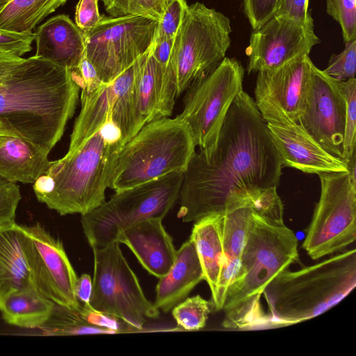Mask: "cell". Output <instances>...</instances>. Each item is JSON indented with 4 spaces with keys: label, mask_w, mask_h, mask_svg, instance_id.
Segmentation results:
<instances>
[{
    "label": "cell",
    "mask_w": 356,
    "mask_h": 356,
    "mask_svg": "<svg viewBox=\"0 0 356 356\" xmlns=\"http://www.w3.org/2000/svg\"><path fill=\"white\" fill-rule=\"evenodd\" d=\"M34 33L35 56L74 70L85 54L84 33L65 14L51 17Z\"/></svg>",
    "instance_id": "obj_20"
},
{
    "label": "cell",
    "mask_w": 356,
    "mask_h": 356,
    "mask_svg": "<svg viewBox=\"0 0 356 356\" xmlns=\"http://www.w3.org/2000/svg\"><path fill=\"white\" fill-rule=\"evenodd\" d=\"M279 0H242L243 9L252 30L262 26L276 12Z\"/></svg>",
    "instance_id": "obj_37"
},
{
    "label": "cell",
    "mask_w": 356,
    "mask_h": 356,
    "mask_svg": "<svg viewBox=\"0 0 356 356\" xmlns=\"http://www.w3.org/2000/svg\"><path fill=\"white\" fill-rule=\"evenodd\" d=\"M326 13L339 24L344 42L356 40V0H326Z\"/></svg>",
    "instance_id": "obj_33"
},
{
    "label": "cell",
    "mask_w": 356,
    "mask_h": 356,
    "mask_svg": "<svg viewBox=\"0 0 356 356\" xmlns=\"http://www.w3.org/2000/svg\"><path fill=\"white\" fill-rule=\"evenodd\" d=\"M252 211V204H248L228 209L223 214L222 266L216 297L212 302L217 311L222 310L227 289L240 269Z\"/></svg>",
    "instance_id": "obj_22"
},
{
    "label": "cell",
    "mask_w": 356,
    "mask_h": 356,
    "mask_svg": "<svg viewBox=\"0 0 356 356\" xmlns=\"http://www.w3.org/2000/svg\"><path fill=\"white\" fill-rule=\"evenodd\" d=\"M34 33H17L0 29V50L22 56L29 52Z\"/></svg>",
    "instance_id": "obj_38"
},
{
    "label": "cell",
    "mask_w": 356,
    "mask_h": 356,
    "mask_svg": "<svg viewBox=\"0 0 356 356\" xmlns=\"http://www.w3.org/2000/svg\"><path fill=\"white\" fill-rule=\"evenodd\" d=\"M92 249L94 273L90 305L142 332L147 318H158L159 310L146 298L120 243Z\"/></svg>",
    "instance_id": "obj_9"
},
{
    "label": "cell",
    "mask_w": 356,
    "mask_h": 356,
    "mask_svg": "<svg viewBox=\"0 0 356 356\" xmlns=\"http://www.w3.org/2000/svg\"><path fill=\"white\" fill-rule=\"evenodd\" d=\"M23 60L16 54L0 50V87L6 83L10 72Z\"/></svg>",
    "instance_id": "obj_42"
},
{
    "label": "cell",
    "mask_w": 356,
    "mask_h": 356,
    "mask_svg": "<svg viewBox=\"0 0 356 356\" xmlns=\"http://www.w3.org/2000/svg\"><path fill=\"white\" fill-rule=\"evenodd\" d=\"M309 0H279L274 15L306 22L312 16L308 12Z\"/></svg>",
    "instance_id": "obj_40"
},
{
    "label": "cell",
    "mask_w": 356,
    "mask_h": 356,
    "mask_svg": "<svg viewBox=\"0 0 356 356\" xmlns=\"http://www.w3.org/2000/svg\"><path fill=\"white\" fill-rule=\"evenodd\" d=\"M356 286V250H345L296 271L286 269L267 285V328L314 318L336 305Z\"/></svg>",
    "instance_id": "obj_4"
},
{
    "label": "cell",
    "mask_w": 356,
    "mask_h": 356,
    "mask_svg": "<svg viewBox=\"0 0 356 356\" xmlns=\"http://www.w3.org/2000/svg\"><path fill=\"white\" fill-rule=\"evenodd\" d=\"M323 72L338 81L355 78L356 40L345 42V48L341 53L332 54Z\"/></svg>",
    "instance_id": "obj_34"
},
{
    "label": "cell",
    "mask_w": 356,
    "mask_h": 356,
    "mask_svg": "<svg viewBox=\"0 0 356 356\" xmlns=\"http://www.w3.org/2000/svg\"><path fill=\"white\" fill-rule=\"evenodd\" d=\"M22 243L21 225L15 221L0 224V308L10 293L33 286Z\"/></svg>",
    "instance_id": "obj_25"
},
{
    "label": "cell",
    "mask_w": 356,
    "mask_h": 356,
    "mask_svg": "<svg viewBox=\"0 0 356 356\" xmlns=\"http://www.w3.org/2000/svg\"><path fill=\"white\" fill-rule=\"evenodd\" d=\"M112 17L140 16L159 22L169 0H101Z\"/></svg>",
    "instance_id": "obj_30"
},
{
    "label": "cell",
    "mask_w": 356,
    "mask_h": 356,
    "mask_svg": "<svg viewBox=\"0 0 356 356\" xmlns=\"http://www.w3.org/2000/svg\"><path fill=\"white\" fill-rule=\"evenodd\" d=\"M13 135L19 136L9 123L0 120V145L8 136Z\"/></svg>",
    "instance_id": "obj_45"
},
{
    "label": "cell",
    "mask_w": 356,
    "mask_h": 356,
    "mask_svg": "<svg viewBox=\"0 0 356 356\" xmlns=\"http://www.w3.org/2000/svg\"><path fill=\"white\" fill-rule=\"evenodd\" d=\"M102 18L98 0H79L75 10V24L83 32L96 26Z\"/></svg>",
    "instance_id": "obj_39"
},
{
    "label": "cell",
    "mask_w": 356,
    "mask_h": 356,
    "mask_svg": "<svg viewBox=\"0 0 356 356\" xmlns=\"http://www.w3.org/2000/svg\"><path fill=\"white\" fill-rule=\"evenodd\" d=\"M282 168L267 123L243 90L230 106L213 148L193 155L179 191L177 217L195 222L252 204L263 191L277 187Z\"/></svg>",
    "instance_id": "obj_1"
},
{
    "label": "cell",
    "mask_w": 356,
    "mask_h": 356,
    "mask_svg": "<svg viewBox=\"0 0 356 356\" xmlns=\"http://www.w3.org/2000/svg\"><path fill=\"white\" fill-rule=\"evenodd\" d=\"M346 103L337 80L312 65L303 113L298 122L332 156L343 160Z\"/></svg>",
    "instance_id": "obj_17"
},
{
    "label": "cell",
    "mask_w": 356,
    "mask_h": 356,
    "mask_svg": "<svg viewBox=\"0 0 356 356\" xmlns=\"http://www.w3.org/2000/svg\"><path fill=\"white\" fill-rule=\"evenodd\" d=\"M204 278L193 240L189 238L176 252L175 261L156 286L154 306L168 312L185 300Z\"/></svg>",
    "instance_id": "obj_21"
},
{
    "label": "cell",
    "mask_w": 356,
    "mask_h": 356,
    "mask_svg": "<svg viewBox=\"0 0 356 356\" xmlns=\"http://www.w3.org/2000/svg\"><path fill=\"white\" fill-rule=\"evenodd\" d=\"M188 4L186 0H169L161 19L158 22L157 35L174 38L184 18Z\"/></svg>",
    "instance_id": "obj_35"
},
{
    "label": "cell",
    "mask_w": 356,
    "mask_h": 356,
    "mask_svg": "<svg viewBox=\"0 0 356 356\" xmlns=\"http://www.w3.org/2000/svg\"><path fill=\"white\" fill-rule=\"evenodd\" d=\"M231 33L229 19L223 13L200 2L187 6L163 74L165 117L171 115L177 97L210 74L226 57Z\"/></svg>",
    "instance_id": "obj_6"
},
{
    "label": "cell",
    "mask_w": 356,
    "mask_h": 356,
    "mask_svg": "<svg viewBox=\"0 0 356 356\" xmlns=\"http://www.w3.org/2000/svg\"><path fill=\"white\" fill-rule=\"evenodd\" d=\"M155 38L150 48L145 54L134 79L133 106L136 134L147 122L164 118V70L152 55Z\"/></svg>",
    "instance_id": "obj_24"
},
{
    "label": "cell",
    "mask_w": 356,
    "mask_h": 356,
    "mask_svg": "<svg viewBox=\"0 0 356 356\" xmlns=\"http://www.w3.org/2000/svg\"><path fill=\"white\" fill-rule=\"evenodd\" d=\"M184 175V172H174L115 192L108 201L81 215L90 246L100 248L116 242L126 228L149 218H163L178 200Z\"/></svg>",
    "instance_id": "obj_8"
},
{
    "label": "cell",
    "mask_w": 356,
    "mask_h": 356,
    "mask_svg": "<svg viewBox=\"0 0 356 356\" xmlns=\"http://www.w3.org/2000/svg\"><path fill=\"white\" fill-rule=\"evenodd\" d=\"M49 154L19 136H8L0 145V177L16 184H33L48 171Z\"/></svg>",
    "instance_id": "obj_23"
},
{
    "label": "cell",
    "mask_w": 356,
    "mask_h": 356,
    "mask_svg": "<svg viewBox=\"0 0 356 356\" xmlns=\"http://www.w3.org/2000/svg\"><path fill=\"white\" fill-rule=\"evenodd\" d=\"M145 54L112 81L103 82L88 93H81V108L74 124L67 152L79 147L108 119L120 129L124 145L136 134L133 89L136 73Z\"/></svg>",
    "instance_id": "obj_14"
},
{
    "label": "cell",
    "mask_w": 356,
    "mask_h": 356,
    "mask_svg": "<svg viewBox=\"0 0 356 356\" xmlns=\"http://www.w3.org/2000/svg\"><path fill=\"white\" fill-rule=\"evenodd\" d=\"M162 218H149L122 230L116 242L126 245L151 275L160 278L172 266L176 249Z\"/></svg>",
    "instance_id": "obj_19"
},
{
    "label": "cell",
    "mask_w": 356,
    "mask_h": 356,
    "mask_svg": "<svg viewBox=\"0 0 356 356\" xmlns=\"http://www.w3.org/2000/svg\"><path fill=\"white\" fill-rule=\"evenodd\" d=\"M38 329L49 336L111 334L102 327V314L82 303L77 308L55 304L50 317Z\"/></svg>",
    "instance_id": "obj_28"
},
{
    "label": "cell",
    "mask_w": 356,
    "mask_h": 356,
    "mask_svg": "<svg viewBox=\"0 0 356 356\" xmlns=\"http://www.w3.org/2000/svg\"><path fill=\"white\" fill-rule=\"evenodd\" d=\"M10 0H0V10L5 6Z\"/></svg>",
    "instance_id": "obj_46"
},
{
    "label": "cell",
    "mask_w": 356,
    "mask_h": 356,
    "mask_svg": "<svg viewBox=\"0 0 356 356\" xmlns=\"http://www.w3.org/2000/svg\"><path fill=\"white\" fill-rule=\"evenodd\" d=\"M211 307L212 302L197 295L177 304L172 309V315L182 330H199L205 327Z\"/></svg>",
    "instance_id": "obj_31"
},
{
    "label": "cell",
    "mask_w": 356,
    "mask_h": 356,
    "mask_svg": "<svg viewBox=\"0 0 356 356\" xmlns=\"http://www.w3.org/2000/svg\"><path fill=\"white\" fill-rule=\"evenodd\" d=\"M124 145L120 129L108 119L76 149L51 161L46 173L52 191L40 202L60 216H81L102 204Z\"/></svg>",
    "instance_id": "obj_5"
},
{
    "label": "cell",
    "mask_w": 356,
    "mask_h": 356,
    "mask_svg": "<svg viewBox=\"0 0 356 356\" xmlns=\"http://www.w3.org/2000/svg\"><path fill=\"white\" fill-rule=\"evenodd\" d=\"M158 22L145 17L102 15L99 24L85 32V53L99 79H115L152 44Z\"/></svg>",
    "instance_id": "obj_12"
},
{
    "label": "cell",
    "mask_w": 356,
    "mask_h": 356,
    "mask_svg": "<svg viewBox=\"0 0 356 356\" xmlns=\"http://www.w3.org/2000/svg\"><path fill=\"white\" fill-rule=\"evenodd\" d=\"M23 249L33 287L55 304L77 308L76 272L62 241L37 222L22 225Z\"/></svg>",
    "instance_id": "obj_13"
},
{
    "label": "cell",
    "mask_w": 356,
    "mask_h": 356,
    "mask_svg": "<svg viewBox=\"0 0 356 356\" xmlns=\"http://www.w3.org/2000/svg\"><path fill=\"white\" fill-rule=\"evenodd\" d=\"M320 42L312 17L300 22L273 15L250 35L245 49L248 74L276 68L299 56H309Z\"/></svg>",
    "instance_id": "obj_16"
},
{
    "label": "cell",
    "mask_w": 356,
    "mask_h": 356,
    "mask_svg": "<svg viewBox=\"0 0 356 356\" xmlns=\"http://www.w3.org/2000/svg\"><path fill=\"white\" fill-rule=\"evenodd\" d=\"M92 292V278L86 273L77 277L74 286L76 299L82 304H89Z\"/></svg>",
    "instance_id": "obj_43"
},
{
    "label": "cell",
    "mask_w": 356,
    "mask_h": 356,
    "mask_svg": "<svg viewBox=\"0 0 356 356\" xmlns=\"http://www.w3.org/2000/svg\"><path fill=\"white\" fill-rule=\"evenodd\" d=\"M54 305L53 301L31 286L8 295L3 300L0 312L8 324L22 328L38 329L49 319Z\"/></svg>",
    "instance_id": "obj_27"
},
{
    "label": "cell",
    "mask_w": 356,
    "mask_h": 356,
    "mask_svg": "<svg viewBox=\"0 0 356 356\" xmlns=\"http://www.w3.org/2000/svg\"><path fill=\"white\" fill-rule=\"evenodd\" d=\"M267 124L282 167L317 175L347 171L346 163L328 153L299 122L289 126Z\"/></svg>",
    "instance_id": "obj_18"
},
{
    "label": "cell",
    "mask_w": 356,
    "mask_h": 356,
    "mask_svg": "<svg viewBox=\"0 0 356 356\" xmlns=\"http://www.w3.org/2000/svg\"><path fill=\"white\" fill-rule=\"evenodd\" d=\"M299 261L298 239L284 222L266 218L254 208L240 269L227 289L222 310L225 328L267 327L261 296L281 272Z\"/></svg>",
    "instance_id": "obj_3"
},
{
    "label": "cell",
    "mask_w": 356,
    "mask_h": 356,
    "mask_svg": "<svg viewBox=\"0 0 356 356\" xmlns=\"http://www.w3.org/2000/svg\"><path fill=\"white\" fill-rule=\"evenodd\" d=\"M356 152H354L346 162L347 172L352 184L356 186Z\"/></svg>",
    "instance_id": "obj_44"
},
{
    "label": "cell",
    "mask_w": 356,
    "mask_h": 356,
    "mask_svg": "<svg viewBox=\"0 0 356 356\" xmlns=\"http://www.w3.org/2000/svg\"><path fill=\"white\" fill-rule=\"evenodd\" d=\"M21 200L18 185L0 177V224L15 221Z\"/></svg>",
    "instance_id": "obj_36"
},
{
    "label": "cell",
    "mask_w": 356,
    "mask_h": 356,
    "mask_svg": "<svg viewBox=\"0 0 356 356\" xmlns=\"http://www.w3.org/2000/svg\"><path fill=\"white\" fill-rule=\"evenodd\" d=\"M346 103L345 133L343 137V158L346 163L356 147V79L338 81Z\"/></svg>",
    "instance_id": "obj_32"
},
{
    "label": "cell",
    "mask_w": 356,
    "mask_h": 356,
    "mask_svg": "<svg viewBox=\"0 0 356 356\" xmlns=\"http://www.w3.org/2000/svg\"><path fill=\"white\" fill-rule=\"evenodd\" d=\"M195 147L188 125L177 116L149 122L120 151L109 188L118 192L185 172Z\"/></svg>",
    "instance_id": "obj_7"
},
{
    "label": "cell",
    "mask_w": 356,
    "mask_h": 356,
    "mask_svg": "<svg viewBox=\"0 0 356 356\" xmlns=\"http://www.w3.org/2000/svg\"><path fill=\"white\" fill-rule=\"evenodd\" d=\"M313 64L306 55L257 72L254 100L267 124L289 126L298 122L305 108Z\"/></svg>",
    "instance_id": "obj_15"
},
{
    "label": "cell",
    "mask_w": 356,
    "mask_h": 356,
    "mask_svg": "<svg viewBox=\"0 0 356 356\" xmlns=\"http://www.w3.org/2000/svg\"><path fill=\"white\" fill-rule=\"evenodd\" d=\"M79 90L69 68L35 55L24 58L0 87V120L50 153L74 113Z\"/></svg>",
    "instance_id": "obj_2"
},
{
    "label": "cell",
    "mask_w": 356,
    "mask_h": 356,
    "mask_svg": "<svg viewBox=\"0 0 356 356\" xmlns=\"http://www.w3.org/2000/svg\"><path fill=\"white\" fill-rule=\"evenodd\" d=\"M318 175L320 197L302 245L313 260L342 252L356 238V186L348 172Z\"/></svg>",
    "instance_id": "obj_10"
},
{
    "label": "cell",
    "mask_w": 356,
    "mask_h": 356,
    "mask_svg": "<svg viewBox=\"0 0 356 356\" xmlns=\"http://www.w3.org/2000/svg\"><path fill=\"white\" fill-rule=\"evenodd\" d=\"M174 38L159 37L157 35V32L156 33L155 41L152 49V55L156 61L161 65L164 72L168 66L171 56Z\"/></svg>",
    "instance_id": "obj_41"
},
{
    "label": "cell",
    "mask_w": 356,
    "mask_h": 356,
    "mask_svg": "<svg viewBox=\"0 0 356 356\" xmlns=\"http://www.w3.org/2000/svg\"><path fill=\"white\" fill-rule=\"evenodd\" d=\"M244 72L239 61L225 57L210 74L186 90L177 117L188 125L200 149L213 148L230 106L243 91Z\"/></svg>",
    "instance_id": "obj_11"
},
{
    "label": "cell",
    "mask_w": 356,
    "mask_h": 356,
    "mask_svg": "<svg viewBox=\"0 0 356 356\" xmlns=\"http://www.w3.org/2000/svg\"><path fill=\"white\" fill-rule=\"evenodd\" d=\"M68 0H10L0 10V29L32 33L35 26Z\"/></svg>",
    "instance_id": "obj_29"
},
{
    "label": "cell",
    "mask_w": 356,
    "mask_h": 356,
    "mask_svg": "<svg viewBox=\"0 0 356 356\" xmlns=\"http://www.w3.org/2000/svg\"><path fill=\"white\" fill-rule=\"evenodd\" d=\"M223 214H213L195 222L190 238L195 249L213 302L217 294L223 261Z\"/></svg>",
    "instance_id": "obj_26"
}]
</instances>
